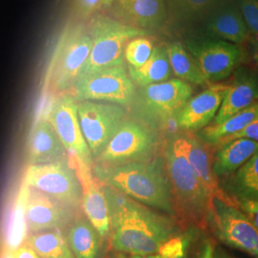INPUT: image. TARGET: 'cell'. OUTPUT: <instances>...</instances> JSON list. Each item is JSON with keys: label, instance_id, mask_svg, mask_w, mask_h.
<instances>
[{"label": "cell", "instance_id": "1", "mask_svg": "<svg viewBox=\"0 0 258 258\" xmlns=\"http://www.w3.org/2000/svg\"><path fill=\"white\" fill-rule=\"evenodd\" d=\"M110 216V242L114 250L147 256L179 234L180 225L166 213L139 203L125 194L102 184Z\"/></svg>", "mask_w": 258, "mask_h": 258}, {"label": "cell", "instance_id": "2", "mask_svg": "<svg viewBox=\"0 0 258 258\" xmlns=\"http://www.w3.org/2000/svg\"><path fill=\"white\" fill-rule=\"evenodd\" d=\"M92 172L102 184L177 220L174 198L162 151L156 156L138 162L116 166L94 165Z\"/></svg>", "mask_w": 258, "mask_h": 258}, {"label": "cell", "instance_id": "3", "mask_svg": "<svg viewBox=\"0 0 258 258\" xmlns=\"http://www.w3.org/2000/svg\"><path fill=\"white\" fill-rule=\"evenodd\" d=\"M162 153L174 198L177 221L206 228L212 212V197L196 176L184 153L180 131L166 133Z\"/></svg>", "mask_w": 258, "mask_h": 258}, {"label": "cell", "instance_id": "4", "mask_svg": "<svg viewBox=\"0 0 258 258\" xmlns=\"http://www.w3.org/2000/svg\"><path fill=\"white\" fill-rule=\"evenodd\" d=\"M192 93L189 83L177 78L137 87L129 107L130 117L163 134L168 122L174 121L177 114L192 97Z\"/></svg>", "mask_w": 258, "mask_h": 258}, {"label": "cell", "instance_id": "5", "mask_svg": "<svg viewBox=\"0 0 258 258\" xmlns=\"http://www.w3.org/2000/svg\"><path fill=\"white\" fill-rule=\"evenodd\" d=\"M92 40L89 57L80 76L103 68L124 65V50L130 40L148 33L105 16L93 19L88 29Z\"/></svg>", "mask_w": 258, "mask_h": 258}, {"label": "cell", "instance_id": "6", "mask_svg": "<svg viewBox=\"0 0 258 258\" xmlns=\"http://www.w3.org/2000/svg\"><path fill=\"white\" fill-rule=\"evenodd\" d=\"M165 135L129 117L94 165L116 166L156 156L162 151Z\"/></svg>", "mask_w": 258, "mask_h": 258}, {"label": "cell", "instance_id": "7", "mask_svg": "<svg viewBox=\"0 0 258 258\" xmlns=\"http://www.w3.org/2000/svg\"><path fill=\"white\" fill-rule=\"evenodd\" d=\"M77 102H109L129 109L137 92L124 65L103 68L80 76L73 86Z\"/></svg>", "mask_w": 258, "mask_h": 258}, {"label": "cell", "instance_id": "8", "mask_svg": "<svg viewBox=\"0 0 258 258\" xmlns=\"http://www.w3.org/2000/svg\"><path fill=\"white\" fill-rule=\"evenodd\" d=\"M24 184L45 192L74 211L82 207L83 184L77 167L71 166L68 158L55 163L28 166Z\"/></svg>", "mask_w": 258, "mask_h": 258}, {"label": "cell", "instance_id": "9", "mask_svg": "<svg viewBox=\"0 0 258 258\" xmlns=\"http://www.w3.org/2000/svg\"><path fill=\"white\" fill-rule=\"evenodd\" d=\"M208 224L225 245L258 258V229L235 204L213 197Z\"/></svg>", "mask_w": 258, "mask_h": 258}, {"label": "cell", "instance_id": "10", "mask_svg": "<svg viewBox=\"0 0 258 258\" xmlns=\"http://www.w3.org/2000/svg\"><path fill=\"white\" fill-rule=\"evenodd\" d=\"M78 117L94 161L130 117L127 108L109 102H78Z\"/></svg>", "mask_w": 258, "mask_h": 258}, {"label": "cell", "instance_id": "11", "mask_svg": "<svg viewBox=\"0 0 258 258\" xmlns=\"http://www.w3.org/2000/svg\"><path fill=\"white\" fill-rule=\"evenodd\" d=\"M92 47L88 30L79 25L71 28L57 49L50 81L56 91L73 88L83 71Z\"/></svg>", "mask_w": 258, "mask_h": 258}, {"label": "cell", "instance_id": "12", "mask_svg": "<svg viewBox=\"0 0 258 258\" xmlns=\"http://www.w3.org/2000/svg\"><path fill=\"white\" fill-rule=\"evenodd\" d=\"M47 120L55 129L69 154L92 169L94 159L83 137L78 117V102L73 95L65 94L52 102Z\"/></svg>", "mask_w": 258, "mask_h": 258}, {"label": "cell", "instance_id": "13", "mask_svg": "<svg viewBox=\"0 0 258 258\" xmlns=\"http://www.w3.org/2000/svg\"><path fill=\"white\" fill-rule=\"evenodd\" d=\"M186 50L192 55L208 83H219L230 77L243 60L242 50L236 44L220 39L186 42Z\"/></svg>", "mask_w": 258, "mask_h": 258}, {"label": "cell", "instance_id": "14", "mask_svg": "<svg viewBox=\"0 0 258 258\" xmlns=\"http://www.w3.org/2000/svg\"><path fill=\"white\" fill-rule=\"evenodd\" d=\"M23 207L28 230L32 232L62 229L74 220L77 211L35 187L23 186Z\"/></svg>", "mask_w": 258, "mask_h": 258}, {"label": "cell", "instance_id": "15", "mask_svg": "<svg viewBox=\"0 0 258 258\" xmlns=\"http://www.w3.org/2000/svg\"><path fill=\"white\" fill-rule=\"evenodd\" d=\"M229 85L214 83L191 97L176 116V127L180 131L196 133L207 127L221 107Z\"/></svg>", "mask_w": 258, "mask_h": 258}, {"label": "cell", "instance_id": "16", "mask_svg": "<svg viewBox=\"0 0 258 258\" xmlns=\"http://www.w3.org/2000/svg\"><path fill=\"white\" fill-rule=\"evenodd\" d=\"M74 159L78 174L83 184V213L102 239H105L110 234V216L102 183L94 176L91 168L83 166L75 157Z\"/></svg>", "mask_w": 258, "mask_h": 258}, {"label": "cell", "instance_id": "17", "mask_svg": "<svg viewBox=\"0 0 258 258\" xmlns=\"http://www.w3.org/2000/svg\"><path fill=\"white\" fill-rule=\"evenodd\" d=\"M257 101L258 72L248 67H238L212 124H220Z\"/></svg>", "mask_w": 258, "mask_h": 258}, {"label": "cell", "instance_id": "18", "mask_svg": "<svg viewBox=\"0 0 258 258\" xmlns=\"http://www.w3.org/2000/svg\"><path fill=\"white\" fill-rule=\"evenodd\" d=\"M68 151L47 118L39 119L31 130L26 144L29 166L45 165L68 158Z\"/></svg>", "mask_w": 258, "mask_h": 258}, {"label": "cell", "instance_id": "19", "mask_svg": "<svg viewBox=\"0 0 258 258\" xmlns=\"http://www.w3.org/2000/svg\"><path fill=\"white\" fill-rule=\"evenodd\" d=\"M114 4L120 21L147 33L160 29L167 18L166 0H117Z\"/></svg>", "mask_w": 258, "mask_h": 258}, {"label": "cell", "instance_id": "20", "mask_svg": "<svg viewBox=\"0 0 258 258\" xmlns=\"http://www.w3.org/2000/svg\"><path fill=\"white\" fill-rule=\"evenodd\" d=\"M183 144L184 153L189 165L192 167L196 176L200 179L205 185L209 194L212 197H219L223 200L234 204L224 191L222 190L219 181L214 175L212 170V153L213 148L202 142L196 133L180 131Z\"/></svg>", "mask_w": 258, "mask_h": 258}, {"label": "cell", "instance_id": "21", "mask_svg": "<svg viewBox=\"0 0 258 258\" xmlns=\"http://www.w3.org/2000/svg\"><path fill=\"white\" fill-rule=\"evenodd\" d=\"M205 30L212 37L236 45L250 37L238 7L226 0L205 18Z\"/></svg>", "mask_w": 258, "mask_h": 258}, {"label": "cell", "instance_id": "22", "mask_svg": "<svg viewBox=\"0 0 258 258\" xmlns=\"http://www.w3.org/2000/svg\"><path fill=\"white\" fill-rule=\"evenodd\" d=\"M257 151V142L249 139H238L216 147V151L213 149L212 153L214 175L221 181L235 172Z\"/></svg>", "mask_w": 258, "mask_h": 258}, {"label": "cell", "instance_id": "23", "mask_svg": "<svg viewBox=\"0 0 258 258\" xmlns=\"http://www.w3.org/2000/svg\"><path fill=\"white\" fill-rule=\"evenodd\" d=\"M219 184L234 204L239 201L258 202V151L235 172L219 181Z\"/></svg>", "mask_w": 258, "mask_h": 258}, {"label": "cell", "instance_id": "24", "mask_svg": "<svg viewBox=\"0 0 258 258\" xmlns=\"http://www.w3.org/2000/svg\"><path fill=\"white\" fill-rule=\"evenodd\" d=\"M65 238L75 258H98L102 237L85 216H78L67 226Z\"/></svg>", "mask_w": 258, "mask_h": 258}, {"label": "cell", "instance_id": "25", "mask_svg": "<svg viewBox=\"0 0 258 258\" xmlns=\"http://www.w3.org/2000/svg\"><path fill=\"white\" fill-rule=\"evenodd\" d=\"M131 80L137 87L163 83L171 79L173 72L166 47L154 48L148 61L139 68H127Z\"/></svg>", "mask_w": 258, "mask_h": 258}, {"label": "cell", "instance_id": "26", "mask_svg": "<svg viewBox=\"0 0 258 258\" xmlns=\"http://www.w3.org/2000/svg\"><path fill=\"white\" fill-rule=\"evenodd\" d=\"M258 117V102L240 111L220 124H211L196 132L198 138L206 145L214 148L222 139L227 138L248 126Z\"/></svg>", "mask_w": 258, "mask_h": 258}, {"label": "cell", "instance_id": "27", "mask_svg": "<svg viewBox=\"0 0 258 258\" xmlns=\"http://www.w3.org/2000/svg\"><path fill=\"white\" fill-rule=\"evenodd\" d=\"M167 55L173 75L185 83L195 85H205L208 83L192 55L179 41L166 46Z\"/></svg>", "mask_w": 258, "mask_h": 258}, {"label": "cell", "instance_id": "28", "mask_svg": "<svg viewBox=\"0 0 258 258\" xmlns=\"http://www.w3.org/2000/svg\"><path fill=\"white\" fill-rule=\"evenodd\" d=\"M26 243L41 258H75L59 229L32 232Z\"/></svg>", "mask_w": 258, "mask_h": 258}, {"label": "cell", "instance_id": "29", "mask_svg": "<svg viewBox=\"0 0 258 258\" xmlns=\"http://www.w3.org/2000/svg\"><path fill=\"white\" fill-rule=\"evenodd\" d=\"M224 0H166L167 13L181 22L207 17Z\"/></svg>", "mask_w": 258, "mask_h": 258}, {"label": "cell", "instance_id": "30", "mask_svg": "<svg viewBox=\"0 0 258 258\" xmlns=\"http://www.w3.org/2000/svg\"><path fill=\"white\" fill-rule=\"evenodd\" d=\"M155 47L150 39L138 37L130 40L124 50V60L128 68H139L145 64L152 55Z\"/></svg>", "mask_w": 258, "mask_h": 258}, {"label": "cell", "instance_id": "31", "mask_svg": "<svg viewBox=\"0 0 258 258\" xmlns=\"http://www.w3.org/2000/svg\"><path fill=\"white\" fill-rule=\"evenodd\" d=\"M191 236L186 234H177L165 242L158 250L162 258H183L190 244Z\"/></svg>", "mask_w": 258, "mask_h": 258}, {"label": "cell", "instance_id": "32", "mask_svg": "<svg viewBox=\"0 0 258 258\" xmlns=\"http://www.w3.org/2000/svg\"><path fill=\"white\" fill-rule=\"evenodd\" d=\"M237 7L250 36L258 37V0H238Z\"/></svg>", "mask_w": 258, "mask_h": 258}, {"label": "cell", "instance_id": "33", "mask_svg": "<svg viewBox=\"0 0 258 258\" xmlns=\"http://www.w3.org/2000/svg\"><path fill=\"white\" fill-rule=\"evenodd\" d=\"M238 139H249V140H252V141H255L258 143V117L255 120H252L248 126L242 129L239 132H237L231 136H229L227 138L222 139L221 141L213 148L225 145V144H228L231 141L238 140Z\"/></svg>", "mask_w": 258, "mask_h": 258}, {"label": "cell", "instance_id": "34", "mask_svg": "<svg viewBox=\"0 0 258 258\" xmlns=\"http://www.w3.org/2000/svg\"><path fill=\"white\" fill-rule=\"evenodd\" d=\"M102 0H76L77 11L83 18L89 17L100 7H102Z\"/></svg>", "mask_w": 258, "mask_h": 258}, {"label": "cell", "instance_id": "35", "mask_svg": "<svg viewBox=\"0 0 258 258\" xmlns=\"http://www.w3.org/2000/svg\"><path fill=\"white\" fill-rule=\"evenodd\" d=\"M235 205L249 217V220L258 229V202L239 201L235 202Z\"/></svg>", "mask_w": 258, "mask_h": 258}, {"label": "cell", "instance_id": "36", "mask_svg": "<svg viewBox=\"0 0 258 258\" xmlns=\"http://www.w3.org/2000/svg\"><path fill=\"white\" fill-rule=\"evenodd\" d=\"M16 258H41L37 252L29 247L28 245L20 246L18 249H16L15 252Z\"/></svg>", "mask_w": 258, "mask_h": 258}, {"label": "cell", "instance_id": "37", "mask_svg": "<svg viewBox=\"0 0 258 258\" xmlns=\"http://www.w3.org/2000/svg\"><path fill=\"white\" fill-rule=\"evenodd\" d=\"M249 45H250V53H251L252 59L254 63L258 66V37H251Z\"/></svg>", "mask_w": 258, "mask_h": 258}, {"label": "cell", "instance_id": "38", "mask_svg": "<svg viewBox=\"0 0 258 258\" xmlns=\"http://www.w3.org/2000/svg\"><path fill=\"white\" fill-rule=\"evenodd\" d=\"M15 252H16V249H12L8 248V249H6L4 250V252H3L1 258H16Z\"/></svg>", "mask_w": 258, "mask_h": 258}, {"label": "cell", "instance_id": "39", "mask_svg": "<svg viewBox=\"0 0 258 258\" xmlns=\"http://www.w3.org/2000/svg\"><path fill=\"white\" fill-rule=\"evenodd\" d=\"M213 258H234L231 256V255H229L227 252H225V251H223L221 249H218V250H216V251H214V255H213Z\"/></svg>", "mask_w": 258, "mask_h": 258}, {"label": "cell", "instance_id": "40", "mask_svg": "<svg viewBox=\"0 0 258 258\" xmlns=\"http://www.w3.org/2000/svg\"><path fill=\"white\" fill-rule=\"evenodd\" d=\"M117 0H102V7L103 8H110L111 6L116 2Z\"/></svg>", "mask_w": 258, "mask_h": 258}, {"label": "cell", "instance_id": "41", "mask_svg": "<svg viewBox=\"0 0 258 258\" xmlns=\"http://www.w3.org/2000/svg\"><path fill=\"white\" fill-rule=\"evenodd\" d=\"M130 258H162L159 254H152V255H147V256H140V255H132Z\"/></svg>", "mask_w": 258, "mask_h": 258}, {"label": "cell", "instance_id": "42", "mask_svg": "<svg viewBox=\"0 0 258 258\" xmlns=\"http://www.w3.org/2000/svg\"><path fill=\"white\" fill-rule=\"evenodd\" d=\"M110 258H126V256H125V254H124V253L118 252V253H116V254L112 255Z\"/></svg>", "mask_w": 258, "mask_h": 258}]
</instances>
